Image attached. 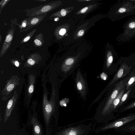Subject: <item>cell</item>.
Instances as JSON below:
<instances>
[{"mask_svg":"<svg viewBox=\"0 0 135 135\" xmlns=\"http://www.w3.org/2000/svg\"><path fill=\"white\" fill-rule=\"evenodd\" d=\"M57 18H55V21H57Z\"/></svg>","mask_w":135,"mask_h":135,"instance_id":"cell-29","label":"cell"},{"mask_svg":"<svg viewBox=\"0 0 135 135\" xmlns=\"http://www.w3.org/2000/svg\"><path fill=\"white\" fill-rule=\"evenodd\" d=\"M51 8L50 6H46L43 7L41 9V11L43 12H45L49 11Z\"/></svg>","mask_w":135,"mask_h":135,"instance_id":"cell-12","label":"cell"},{"mask_svg":"<svg viewBox=\"0 0 135 135\" xmlns=\"http://www.w3.org/2000/svg\"><path fill=\"white\" fill-rule=\"evenodd\" d=\"M33 85H31L29 87L28 89V91L30 93H32L33 91Z\"/></svg>","mask_w":135,"mask_h":135,"instance_id":"cell-20","label":"cell"},{"mask_svg":"<svg viewBox=\"0 0 135 135\" xmlns=\"http://www.w3.org/2000/svg\"><path fill=\"white\" fill-rule=\"evenodd\" d=\"M125 86L119 92L111 105L108 113V117L110 121L114 118V113L115 112L116 109L120 103L122 97L125 92Z\"/></svg>","mask_w":135,"mask_h":135,"instance_id":"cell-6","label":"cell"},{"mask_svg":"<svg viewBox=\"0 0 135 135\" xmlns=\"http://www.w3.org/2000/svg\"><path fill=\"white\" fill-rule=\"evenodd\" d=\"M31 123L33 125V135H42L41 126L35 117L32 118Z\"/></svg>","mask_w":135,"mask_h":135,"instance_id":"cell-9","label":"cell"},{"mask_svg":"<svg viewBox=\"0 0 135 135\" xmlns=\"http://www.w3.org/2000/svg\"><path fill=\"white\" fill-rule=\"evenodd\" d=\"M12 36L10 34H9L6 37L5 41L7 42L10 41L12 39Z\"/></svg>","mask_w":135,"mask_h":135,"instance_id":"cell-13","label":"cell"},{"mask_svg":"<svg viewBox=\"0 0 135 135\" xmlns=\"http://www.w3.org/2000/svg\"><path fill=\"white\" fill-rule=\"evenodd\" d=\"M118 12L120 13H123L125 12L126 11V9L124 8H121L118 9Z\"/></svg>","mask_w":135,"mask_h":135,"instance_id":"cell-22","label":"cell"},{"mask_svg":"<svg viewBox=\"0 0 135 135\" xmlns=\"http://www.w3.org/2000/svg\"><path fill=\"white\" fill-rule=\"evenodd\" d=\"M135 93V90L130 88L125 92L123 95L120 103L116 109L115 112H117L120 108L123 107L131 99L132 95Z\"/></svg>","mask_w":135,"mask_h":135,"instance_id":"cell-7","label":"cell"},{"mask_svg":"<svg viewBox=\"0 0 135 135\" xmlns=\"http://www.w3.org/2000/svg\"><path fill=\"white\" fill-rule=\"evenodd\" d=\"M84 30H81L78 32L77 35L78 36H81L84 35Z\"/></svg>","mask_w":135,"mask_h":135,"instance_id":"cell-18","label":"cell"},{"mask_svg":"<svg viewBox=\"0 0 135 135\" xmlns=\"http://www.w3.org/2000/svg\"><path fill=\"white\" fill-rule=\"evenodd\" d=\"M110 134H107V135H109Z\"/></svg>","mask_w":135,"mask_h":135,"instance_id":"cell-30","label":"cell"},{"mask_svg":"<svg viewBox=\"0 0 135 135\" xmlns=\"http://www.w3.org/2000/svg\"><path fill=\"white\" fill-rule=\"evenodd\" d=\"M129 27L131 28H133L135 27V22H132L129 25Z\"/></svg>","mask_w":135,"mask_h":135,"instance_id":"cell-21","label":"cell"},{"mask_svg":"<svg viewBox=\"0 0 135 135\" xmlns=\"http://www.w3.org/2000/svg\"><path fill=\"white\" fill-rule=\"evenodd\" d=\"M66 30L65 29L62 28L59 31V33L61 35H64L66 32Z\"/></svg>","mask_w":135,"mask_h":135,"instance_id":"cell-16","label":"cell"},{"mask_svg":"<svg viewBox=\"0 0 135 135\" xmlns=\"http://www.w3.org/2000/svg\"><path fill=\"white\" fill-rule=\"evenodd\" d=\"M135 107V100L125 105L119 109L117 112L121 113Z\"/></svg>","mask_w":135,"mask_h":135,"instance_id":"cell-11","label":"cell"},{"mask_svg":"<svg viewBox=\"0 0 135 135\" xmlns=\"http://www.w3.org/2000/svg\"><path fill=\"white\" fill-rule=\"evenodd\" d=\"M135 90V68L129 75L128 80L125 86V92L130 88Z\"/></svg>","mask_w":135,"mask_h":135,"instance_id":"cell-8","label":"cell"},{"mask_svg":"<svg viewBox=\"0 0 135 135\" xmlns=\"http://www.w3.org/2000/svg\"><path fill=\"white\" fill-rule=\"evenodd\" d=\"M61 13L62 16H65L66 14V11L64 9H62L61 10Z\"/></svg>","mask_w":135,"mask_h":135,"instance_id":"cell-23","label":"cell"},{"mask_svg":"<svg viewBox=\"0 0 135 135\" xmlns=\"http://www.w3.org/2000/svg\"><path fill=\"white\" fill-rule=\"evenodd\" d=\"M90 125L80 124L64 128L56 135H88L91 129Z\"/></svg>","mask_w":135,"mask_h":135,"instance_id":"cell-4","label":"cell"},{"mask_svg":"<svg viewBox=\"0 0 135 135\" xmlns=\"http://www.w3.org/2000/svg\"><path fill=\"white\" fill-rule=\"evenodd\" d=\"M22 26L24 27H25L26 26V24L25 23H23L22 24Z\"/></svg>","mask_w":135,"mask_h":135,"instance_id":"cell-28","label":"cell"},{"mask_svg":"<svg viewBox=\"0 0 135 135\" xmlns=\"http://www.w3.org/2000/svg\"><path fill=\"white\" fill-rule=\"evenodd\" d=\"M135 68V60L120 61L119 68L113 77L103 91L94 100L93 103L99 100L104 93L115 83L129 75Z\"/></svg>","mask_w":135,"mask_h":135,"instance_id":"cell-2","label":"cell"},{"mask_svg":"<svg viewBox=\"0 0 135 135\" xmlns=\"http://www.w3.org/2000/svg\"><path fill=\"white\" fill-rule=\"evenodd\" d=\"M135 121V113H130L110 123L98 127L95 130L96 133L111 129H116Z\"/></svg>","mask_w":135,"mask_h":135,"instance_id":"cell-3","label":"cell"},{"mask_svg":"<svg viewBox=\"0 0 135 135\" xmlns=\"http://www.w3.org/2000/svg\"><path fill=\"white\" fill-rule=\"evenodd\" d=\"M14 86L13 84H10L7 88V90L9 91H11L13 88Z\"/></svg>","mask_w":135,"mask_h":135,"instance_id":"cell-14","label":"cell"},{"mask_svg":"<svg viewBox=\"0 0 135 135\" xmlns=\"http://www.w3.org/2000/svg\"><path fill=\"white\" fill-rule=\"evenodd\" d=\"M27 62L28 64L31 65H33L35 63V61L31 59H30L27 60Z\"/></svg>","mask_w":135,"mask_h":135,"instance_id":"cell-17","label":"cell"},{"mask_svg":"<svg viewBox=\"0 0 135 135\" xmlns=\"http://www.w3.org/2000/svg\"><path fill=\"white\" fill-rule=\"evenodd\" d=\"M121 132L132 133L135 132V122H132L116 129Z\"/></svg>","mask_w":135,"mask_h":135,"instance_id":"cell-10","label":"cell"},{"mask_svg":"<svg viewBox=\"0 0 135 135\" xmlns=\"http://www.w3.org/2000/svg\"><path fill=\"white\" fill-rule=\"evenodd\" d=\"M15 65L16 66L18 67L19 66V63L17 61H16L15 62Z\"/></svg>","mask_w":135,"mask_h":135,"instance_id":"cell-26","label":"cell"},{"mask_svg":"<svg viewBox=\"0 0 135 135\" xmlns=\"http://www.w3.org/2000/svg\"><path fill=\"white\" fill-rule=\"evenodd\" d=\"M134 98H135V93L132 95L131 97V99Z\"/></svg>","mask_w":135,"mask_h":135,"instance_id":"cell-27","label":"cell"},{"mask_svg":"<svg viewBox=\"0 0 135 135\" xmlns=\"http://www.w3.org/2000/svg\"><path fill=\"white\" fill-rule=\"evenodd\" d=\"M129 75L115 83L108 90L105 97L99 105L94 115V118L98 123H106L110 121L108 113L110 107L113 101L126 85Z\"/></svg>","mask_w":135,"mask_h":135,"instance_id":"cell-1","label":"cell"},{"mask_svg":"<svg viewBox=\"0 0 135 135\" xmlns=\"http://www.w3.org/2000/svg\"><path fill=\"white\" fill-rule=\"evenodd\" d=\"M34 42L38 46H40L42 44L40 41L37 39H36L34 40Z\"/></svg>","mask_w":135,"mask_h":135,"instance_id":"cell-19","label":"cell"},{"mask_svg":"<svg viewBox=\"0 0 135 135\" xmlns=\"http://www.w3.org/2000/svg\"><path fill=\"white\" fill-rule=\"evenodd\" d=\"M76 84L77 90L81 97L86 99L88 90L86 81L79 68H78L76 75Z\"/></svg>","mask_w":135,"mask_h":135,"instance_id":"cell-5","label":"cell"},{"mask_svg":"<svg viewBox=\"0 0 135 135\" xmlns=\"http://www.w3.org/2000/svg\"><path fill=\"white\" fill-rule=\"evenodd\" d=\"M38 21V19L37 18H34L32 19L31 21V23L32 25H35Z\"/></svg>","mask_w":135,"mask_h":135,"instance_id":"cell-15","label":"cell"},{"mask_svg":"<svg viewBox=\"0 0 135 135\" xmlns=\"http://www.w3.org/2000/svg\"><path fill=\"white\" fill-rule=\"evenodd\" d=\"M88 7H86L83 8L80 11L81 13H84L88 9Z\"/></svg>","mask_w":135,"mask_h":135,"instance_id":"cell-24","label":"cell"},{"mask_svg":"<svg viewBox=\"0 0 135 135\" xmlns=\"http://www.w3.org/2000/svg\"><path fill=\"white\" fill-rule=\"evenodd\" d=\"M30 36H28L25 38L23 40L24 42H26L28 41L30 38Z\"/></svg>","mask_w":135,"mask_h":135,"instance_id":"cell-25","label":"cell"}]
</instances>
